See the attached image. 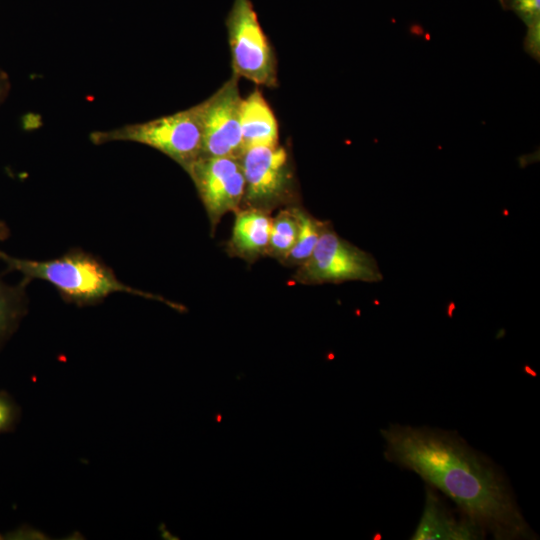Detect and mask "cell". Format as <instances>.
<instances>
[{
	"mask_svg": "<svg viewBox=\"0 0 540 540\" xmlns=\"http://www.w3.org/2000/svg\"><path fill=\"white\" fill-rule=\"evenodd\" d=\"M240 127L243 149L279 144L278 121L265 97L257 88L241 100Z\"/></svg>",
	"mask_w": 540,
	"mask_h": 540,
	"instance_id": "10",
	"label": "cell"
},
{
	"mask_svg": "<svg viewBox=\"0 0 540 540\" xmlns=\"http://www.w3.org/2000/svg\"><path fill=\"white\" fill-rule=\"evenodd\" d=\"M295 278L307 285L377 283L383 280V274L372 254L339 236L328 222L311 256L299 265Z\"/></svg>",
	"mask_w": 540,
	"mask_h": 540,
	"instance_id": "5",
	"label": "cell"
},
{
	"mask_svg": "<svg viewBox=\"0 0 540 540\" xmlns=\"http://www.w3.org/2000/svg\"><path fill=\"white\" fill-rule=\"evenodd\" d=\"M232 74L257 85L278 86L277 60L251 0H234L226 18Z\"/></svg>",
	"mask_w": 540,
	"mask_h": 540,
	"instance_id": "4",
	"label": "cell"
},
{
	"mask_svg": "<svg viewBox=\"0 0 540 540\" xmlns=\"http://www.w3.org/2000/svg\"><path fill=\"white\" fill-rule=\"evenodd\" d=\"M248 207L268 210L286 201L294 191V175L287 150L278 145L253 146L241 157Z\"/></svg>",
	"mask_w": 540,
	"mask_h": 540,
	"instance_id": "6",
	"label": "cell"
},
{
	"mask_svg": "<svg viewBox=\"0 0 540 540\" xmlns=\"http://www.w3.org/2000/svg\"><path fill=\"white\" fill-rule=\"evenodd\" d=\"M509 4L527 26L540 21V0H510Z\"/></svg>",
	"mask_w": 540,
	"mask_h": 540,
	"instance_id": "15",
	"label": "cell"
},
{
	"mask_svg": "<svg viewBox=\"0 0 540 540\" xmlns=\"http://www.w3.org/2000/svg\"><path fill=\"white\" fill-rule=\"evenodd\" d=\"M11 83L9 76L2 70H0V105L4 102L9 94Z\"/></svg>",
	"mask_w": 540,
	"mask_h": 540,
	"instance_id": "17",
	"label": "cell"
},
{
	"mask_svg": "<svg viewBox=\"0 0 540 540\" xmlns=\"http://www.w3.org/2000/svg\"><path fill=\"white\" fill-rule=\"evenodd\" d=\"M217 421L219 422L221 420V415H217Z\"/></svg>",
	"mask_w": 540,
	"mask_h": 540,
	"instance_id": "19",
	"label": "cell"
},
{
	"mask_svg": "<svg viewBox=\"0 0 540 540\" xmlns=\"http://www.w3.org/2000/svg\"><path fill=\"white\" fill-rule=\"evenodd\" d=\"M484 530L458 509L454 511L437 490L425 488L422 515L410 539L412 540H479Z\"/></svg>",
	"mask_w": 540,
	"mask_h": 540,
	"instance_id": "9",
	"label": "cell"
},
{
	"mask_svg": "<svg viewBox=\"0 0 540 540\" xmlns=\"http://www.w3.org/2000/svg\"><path fill=\"white\" fill-rule=\"evenodd\" d=\"M236 212L231 248L249 259L266 253L272 225L268 210L247 207Z\"/></svg>",
	"mask_w": 540,
	"mask_h": 540,
	"instance_id": "11",
	"label": "cell"
},
{
	"mask_svg": "<svg viewBox=\"0 0 540 540\" xmlns=\"http://www.w3.org/2000/svg\"><path fill=\"white\" fill-rule=\"evenodd\" d=\"M10 235V229L7 224L3 221H0V241L7 239Z\"/></svg>",
	"mask_w": 540,
	"mask_h": 540,
	"instance_id": "18",
	"label": "cell"
},
{
	"mask_svg": "<svg viewBox=\"0 0 540 540\" xmlns=\"http://www.w3.org/2000/svg\"><path fill=\"white\" fill-rule=\"evenodd\" d=\"M241 100L239 78L232 74L218 90L201 102V157H241L244 150L240 127Z\"/></svg>",
	"mask_w": 540,
	"mask_h": 540,
	"instance_id": "7",
	"label": "cell"
},
{
	"mask_svg": "<svg viewBox=\"0 0 540 540\" xmlns=\"http://www.w3.org/2000/svg\"><path fill=\"white\" fill-rule=\"evenodd\" d=\"M0 261L5 263L8 271L21 273L26 283L34 279L50 283L64 301L77 306L101 303L116 292L165 302L161 297L124 284L109 266L80 249H72L50 260L18 258L0 250Z\"/></svg>",
	"mask_w": 540,
	"mask_h": 540,
	"instance_id": "2",
	"label": "cell"
},
{
	"mask_svg": "<svg viewBox=\"0 0 540 540\" xmlns=\"http://www.w3.org/2000/svg\"><path fill=\"white\" fill-rule=\"evenodd\" d=\"M205 206L212 229L243 201L245 179L240 158L200 157L184 169Z\"/></svg>",
	"mask_w": 540,
	"mask_h": 540,
	"instance_id": "8",
	"label": "cell"
},
{
	"mask_svg": "<svg viewBox=\"0 0 540 540\" xmlns=\"http://www.w3.org/2000/svg\"><path fill=\"white\" fill-rule=\"evenodd\" d=\"M95 145L114 141L143 144L165 154L185 169L202 156L201 103L149 121L93 131Z\"/></svg>",
	"mask_w": 540,
	"mask_h": 540,
	"instance_id": "3",
	"label": "cell"
},
{
	"mask_svg": "<svg viewBox=\"0 0 540 540\" xmlns=\"http://www.w3.org/2000/svg\"><path fill=\"white\" fill-rule=\"evenodd\" d=\"M16 409L12 400L0 393V432L9 428L14 421Z\"/></svg>",
	"mask_w": 540,
	"mask_h": 540,
	"instance_id": "16",
	"label": "cell"
},
{
	"mask_svg": "<svg viewBox=\"0 0 540 540\" xmlns=\"http://www.w3.org/2000/svg\"><path fill=\"white\" fill-rule=\"evenodd\" d=\"M298 233V224L292 208L284 209L272 219L267 252L285 260L293 248Z\"/></svg>",
	"mask_w": 540,
	"mask_h": 540,
	"instance_id": "14",
	"label": "cell"
},
{
	"mask_svg": "<svg viewBox=\"0 0 540 540\" xmlns=\"http://www.w3.org/2000/svg\"><path fill=\"white\" fill-rule=\"evenodd\" d=\"M384 457L417 474L496 540H531L530 528L503 471L456 432L390 424Z\"/></svg>",
	"mask_w": 540,
	"mask_h": 540,
	"instance_id": "1",
	"label": "cell"
},
{
	"mask_svg": "<svg viewBox=\"0 0 540 540\" xmlns=\"http://www.w3.org/2000/svg\"><path fill=\"white\" fill-rule=\"evenodd\" d=\"M23 280L16 286L0 279V345L11 335L26 309V286Z\"/></svg>",
	"mask_w": 540,
	"mask_h": 540,
	"instance_id": "13",
	"label": "cell"
},
{
	"mask_svg": "<svg viewBox=\"0 0 540 540\" xmlns=\"http://www.w3.org/2000/svg\"><path fill=\"white\" fill-rule=\"evenodd\" d=\"M292 211L297 220L298 233L296 242L284 261L299 266L311 256L328 222L314 218L300 207H292Z\"/></svg>",
	"mask_w": 540,
	"mask_h": 540,
	"instance_id": "12",
	"label": "cell"
}]
</instances>
